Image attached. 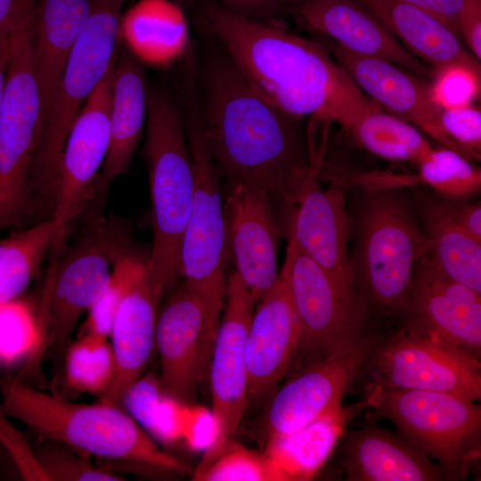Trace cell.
Returning a JSON list of instances; mask_svg holds the SVG:
<instances>
[{
    "mask_svg": "<svg viewBox=\"0 0 481 481\" xmlns=\"http://www.w3.org/2000/svg\"><path fill=\"white\" fill-rule=\"evenodd\" d=\"M185 404L164 393L154 411L148 434L164 444L176 443L183 436Z\"/></svg>",
    "mask_w": 481,
    "mask_h": 481,
    "instance_id": "41",
    "label": "cell"
},
{
    "mask_svg": "<svg viewBox=\"0 0 481 481\" xmlns=\"http://www.w3.org/2000/svg\"><path fill=\"white\" fill-rule=\"evenodd\" d=\"M341 456L345 480H452L444 468L402 435L379 427L350 431Z\"/></svg>",
    "mask_w": 481,
    "mask_h": 481,
    "instance_id": "24",
    "label": "cell"
},
{
    "mask_svg": "<svg viewBox=\"0 0 481 481\" xmlns=\"http://www.w3.org/2000/svg\"><path fill=\"white\" fill-rule=\"evenodd\" d=\"M349 187L345 181L334 178L329 188L322 190L319 179H313L296 206L289 235L345 292L358 298L349 264Z\"/></svg>",
    "mask_w": 481,
    "mask_h": 481,
    "instance_id": "21",
    "label": "cell"
},
{
    "mask_svg": "<svg viewBox=\"0 0 481 481\" xmlns=\"http://www.w3.org/2000/svg\"><path fill=\"white\" fill-rule=\"evenodd\" d=\"M92 0H37L32 32L41 98V130L64 67L91 12ZM40 135V134H39Z\"/></svg>",
    "mask_w": 481,
    "mask_h": 481,
    "instance_id": "26",
    "label": "cell"
},
{
    "mask_svg": "<svg viewBox=\"0 0 481 481\" xmlns=\"http://www.w3.org/2000/svg\"><path fill=\"white\" fill-rule=\"evenodd\" d=\"M178 103L195 175L193 204L181 245V276L217 330L224 304L227 278L226 221L221 175L210 155L201 123L200 90L194 77L178 84Z\"/></svg>",
    "mask_w": 481,
    "mask_h": 481,
    "instance_id": "6",
    "label": "cell"
},
{
    "mask_svg": "<svg viewBox=\"0 0 481 481\" xmlns=\"http://www.w3.org/2000/svg\"><path fill=\"white\" fill-rule=\"evenodd\" d=\"M208 36L213 45L198 55L200 117L221 178L227 188L251 186L296 207L320 170L302 119L258 94Z\"/></svg>",
    "mask_w": 481,
    "mask_h": 481,
    "instance_id": "1",
    "label": "cell"
},
{
    "mask_svg": "<svg viewBox=\"0 0 481 481\" xmlns=\"http://www.w3.org/2000/svg\"><path fill=\"white\" fill-rule=\"evenodd\" d=\"M38 340L39 316L33 304L21 296L0 302V365L26 362Z\"/></svg>",
    "mask_w": 481,
    "mask_h": 481,
    "instance_id": "34",
    "label": "cell"
},
{
    "mask_svg": "<svg viewBox=\"0 0 481 481\" xmlns=\"http://www.w3.org/2000/svg\"><path fill=\"white\" fill-rule=\"evenodd\" d=\"M54 235L50 217L0 240V302L22 295L52 250Z\"/></svg>",
    "mask_w": 481,
    "mask_h": 481,
    "instance_id": "31",
    "label": "cell"
},
{
    "mask_svg": "<svg viewBox=\"0 0 481 481\" xmlns=\"http://www.w3.org/2000/svg\"><path fill=\"white\" fill-rule=\"evenodd\" d=\"M344 130L361 148L387 160L417 164L433 148L415 126L379 105L356 114Z\"/></svg>",
    "mask_w": 481,
    "mask_h": 481,
    "instance_id": "30",
    "label": "cell"
},
{
    "mask_svg": "<svg viewBox=\"0 0 481 481\" xmlns=\"http://www.w3.org/2000/svg\"><path fill=\"white\" fill-rule=\"evenodd\" d=\"M215 421L211 412L185 404L183 436L192 449L205 451L215 437Z\"/></svg>",
    "mask_w": 481,
    "mask_h": 481,
    "instance_id": "43",
    "label": "cell"
},
{
    "mask_svg": "<svg viewBox=\"0 0 481 481\" xmlns=\"http://www.w3.org/2000/svg\"><path fill=\"white\" fill-rule=\"evenodd\" d=\"M290 14L314 34L352 53L390 61L428 81L434 77V70L359 0H295Z\"/></svg>",
    "mask_w": 481,
    "mask_h": 481,
    "instance_id": "20",
    "label": "cell"
},
{
    "mask_svg": "<svg viewBox=\"0 0 481 481\" xmlns=\"http://www.w3.org/2000/svg\"><path fill=\"white\" fill-rule=\"evenodd\" d=\"M437 18L462 42L459 27V15L462 0H404Z\"/></svg>",
    "mask_w": 481,
    "mask_h": 481,
    "instance_id": "47",
    "label": "cell"
},
{
    "mask_svg": "<svg viewBox=\"0 0 481 481\" xmlns=\"http://www.w3.org/2000/svg\"><path fill=\"white\" fill-rule=\"evenodd\" d=\"M365 401L342 408L338 413L321 419L287 436L268 439L265 453L285 480L311 477L326 461L346 421Z\"/></svg>",
    "mask_w": 481,
    "mask_h": 481,
    "instance_id": "29",
    "label": "cell"
},
{
    "mask_svg": "<svg viewBox=\"0 0 481 481\" xmlns=\"http://www.w3.org/2000/svg\"><path fill=\"white\" fill-rule=\"evenodd\" d=\"M3 208H4V191H3V186H2V183L0 179V217L2 215Z\"/></svg>",
    "mask_w": 481,
    "mask_h": 481,
    "instance_id": "49",
    "label": "cell"
},
{
    "mask_svg": "<svg viewBox=\"0 0 481 481\" xmlns=\"http://www.w3.org/2000/svg\"><path fill=\"white\" fill-rule=\"evenodd\" d=\"M195 7L205 32L255 91L285 113L334 120L345 128L356 114L378 105L315 37L236 14L216 0H195Z\"/></svg>",
    "mask_w": 481,
    "mask_h": 481,
    "instance_id": "2",
    "label": "cell"
},
{
    "mask_svg": "<svg viewBox=\"0 0 481 481\" xmlns=\"http://www.w3.org/2000/svg\"><path fill=\"white\" fill-rule=\"evenodd\" d=\"M280 275L288 285L299 322L298 352L302 351L307 363L371 332L370 313L360 300L345 292L290 235Z\"/></svg>",
    "mask_w": 481,
    "mask_h": 481,
    "instance_id": "11",
    "label": "cell"
},
{
    "mask_svg": "<svg viewBox=\"0 0 481 481\" xmlns=\"http://www.w3.org/2000/svg\"><path fill=\"white\" fill-rule=\"evenodd\" d=\"M441 123L448 137L462 151L467 159H481V111L471 104L444 108Z\"/></svg>",
    "mask_w": 481,
    "mask_h": 481,
    "instance_id": "38",
    "label": "cell"
},
{
    "mask_svg": "<svg viewBox=\"0 0 481 481\" xmlns=\"http://www.w3.org/2000/svg\"><path fill=\"white\" fill-rule=\"evenodd\" d=\"M366 406L389 420L400 435L446 469L464 478L480 458L481 407L438 391L365 388Z\"/></svg>",
    "mask_w": 481,
    "mask_h": 481,
    "instance_id": "9",
    "label": "cell"
},
{
    "mask_svg": "<svg viewBox=\"0 0 481 481\" xmlns=\"http://www.w3.org/2000/svg\"><path fill=\"white\" fill-rule=\"evenodd\" d=\"M11 38L0 39V114L3 107L11 51Z\"/></svg>",
    "mask_w": 481,
    "mask_h": 481,
    "instance_id": "48",
    "label": "cell"
},
{
    "mask_svg": "<svg viewBox=\"0 0 481 481\" xmlns=\"http://www.w3.org/2000/svg\"><path fill=\"white\" fill-rule=\"evenodd\" d=\"M371 10L399 42L434 72L462 67L481 76L480 61L459 37L429 12L404 0H359Z\"/></svg>",
    "mask_w": 481,
    "mask_h": 481,
    "instance_id": "27",
    "label": "cell"
},
{
    "mask_svg": "<svg viewBox=\"0 0 481 481\" xmlns=\"http://www.w3.org/2000/svg\"><path fill=\"white\" fill-rule=\"evenodd\" d=\"M354 186L346 208L357 297L370 314L402 315L414 267L429 249L414 200L403 188Z\"/></svg>",
    "mask_w": 481,
    "mask_h": 481,
    "instance_id": "3",
    "label": "cell"
},
{
    "mask_svg": "<svg viewBox=\"0 0 481 481\" xmlns=\"http://www.w3.org/2000/svg\"><path fill=\"white\" fill-rule=\"evenodd\" d=\"M67 385L73 390L98 395L108 392L115 374V355L109 338L78 335L64 355Z\"/></svg>",
    "mask_w": 481,
    "mask_h": 481,
    "instance_id": "32",
    "label": "cell"
},
{
    "mask_svg": "<svg viewBox=\"0 0 481 481\" xmlns=\"http://www.w3.org/2000/svg\"><path fill=\"white\" fill-rule=\"evenodd\" d=\"M255 306L239 274L231 273L208 372L215 437L194 474L210 466L234 441L249 403L245 344Z\"/></svg>",
    "mask_w": 481,
    "mask_h": 481,
    "instance_id": "13",
    "label": "cell"
},
{
    "mask_svg": "<svg viewBox=\"0 0 481 481\" xmlns=\"http://www.w3.org/2000/svg\"><path fill=\"white\" fill-rule=\"evenodd\" d=\"M114 66L87 99L63 148L51 216L55 227L51 250L54 257L61 253L72 224L97 189L110 143L111 77Z\"/></svg>",
    "mask_w": 481,
    "mask_h": 481,
    "instance_id": "15",
    "label": "cell"
},
{
    "mask_svg": "<svg viewBox=\"0 0 481 481\" xmlns=\"http://www.w3.org/2000/svg\"><path fill=\"white\" fill-rule=\"evenodd\" d=\"M37 0H0V39L11 38L15 31L31 17Z\"/></svg>",
    "mask_w": 481,
    "mask_h": 481,
    "instance_id": "45",
    "label": "cell"
},
{
    "mask_svg": "<svg viewBox=\"0 0 481 481\" xmlns=\"http://www.w3.org/2000/svg\"><path fill=\"white\" fill-rule=\"evenodd\" d=\"M481 76L462 67L434 72L430 82L434 100L443 108L471 104L480 94Z\"/></svg>",
    "mask_w": 481,
    "mask_h": 481,
    "instance_id": "39",
    "label": "cell"
},
{
    "mask_svg": "<svg viewBox=\"0 0 481 481\" xmlns=\"http://www.w3.org/2000/svg\"><path fill=\"white\" fill-rule=\"evenodd\" d=\"M417 166L419 183L426 184L443 199L469 200L480 193V167L452 149L433 147Z\"/></svg>",
    "mask_w": 481,
    "mask_h": 481,
    "instance_id": "33",
    "label": "cell"
},
{
    "mask_svg": "<svg viewBox=\"0 0 481 481\" xmlns=\"http://www.w3.org/2000/svg\"><path fill=\"white\" fill-rule=\"evenodd\" d=\"M202 306L184 282L159 311L155 348L163 392L186 404L208 377L216 336Z\"/></svg>",
    "mask_w": 481,
    "mask_h": 481,
    "instance_id": "17",
    "label": "cell"
},
{
    "mask_svg": "<svg viewBox=\"0 0 481 481\" xmlns=\"http://www.w3.org/2000/svg\"><path fill=\"white\" fill-rule=\"evenodd\" d=\"M144 156L148 167L152 277L167 291L181 276L180 254L191 215L195 175L178 101L161 86L148 87Z\"/></svg>",
    "mask_w": 481,
    "mask_h": 481,
    "instance_id": "5",
    "label": "cell"
},
{
    "mask_svg": "<svg viewBox=\"0 0 481 481\" xmlns=\"http://www.w3.org/2000/svg\"><path fill=\"white\" fill-rule=\"evenodd\" d=\"M461 39L471 53L481 60V0H462L459 15Z\"/></svg>",
    "mask_w": 481,
    "mask_h": 481,
    "instance_id": "44",
    "label": "cell"
},
{
    "mask_svg": "<svg viewBox=\"0 0 481 481\" xmlns=\"http://www.w3.org/2000/svg\"><path fill=\"white\" fill-rule=\"evenodd\" d=\"M43 476L53 481H119L124 478L112 470L97 467L91 456L63 443L37 436L31 446Z\"/></svg>",
    "mask_w": 481,
    "mask_h": 481,
    "instance_id": "35",
    "label": "cell"
},
{
    "mask_svg": "<svg viewBox=\"0 0 481 481\" xmlns=\"http://www.w3.org/2000/svg\"><path fill=\"white\" fill-rule=\"evenodd\" d=\"M35 13L11 39L0 114V179L4 191L0 227L16 218L26 205L31 162L41 130V98L32 44Z\"/></svg>",
    "mask_w": 481,
    "mask_h": 481,
    "instance_id": "10",
    "label": "cell"
},
{
    "mask_svg": "<svg viewBox=\"0 0 481 481\" xmlns=\"http://www.w3.org/2000/svg\"><path fill=\"white\" fill-rule=\"evenodd\" d=\"M128 253L125 233L101 220L90 225L62 260L52 257L38 311L40 334L32 368L39 369L47 350L63 360L80 319L103 292L116 262Z\"/></svg>",
    "mask_w": 481,
    "mask_h": 481,
    "instance_id": "8",
    "label": "cell"
},
{
    "mask_svg": "<svg viewBox=\"0 0 481 481\" xmlns=\"http://www.w3.org/2000/svg\"><path fill=\"white\" fill-rule=\"evenodd\" d=\"M402 315L406 331L480 359L481 294L442 273L427 254L414 267Z\"/></svg>",
    "mask_w": 481,
    "mask_h": 481,
    "instance_id": "16",
    "label": "cell"
},
{
    "mask_svg": "<svg viewBox=\"0 0 481 481\" xmlns=\"http://www.w3.org/2000/svg\"><path fill=\"white\" fill-rule=\"evenodd\" d=\"M314 37L327 48L352 81L376 103L410 122L441 146L465 157L442 126L443 108L434 100L428 80L390 61L352 53L322 36L314 34Z\"/></svg>",
    "mask_w": 481,
    "mask_h": 481,
    "instance_id": "18",
    "label": "cell"
},
{
    "mask_svg": "<svg viewBox=\"0 0 481 481\" xmlns=\"http://www.w3.org/2000/svg\"><path fill=\"white\" fill-rule=\"evenodd\" d=\"M273 199L265 191L238 184L227 188L225 203L227 246L234 257L236 273L255 303L275 285L281 226Z\"/></svg>",
    "mask_w": 481,
    "mask_h": 481,
    "instance_id": "19",
    "label": "cell"
},
{
    "mask_svg": "<svg viewBox=\"0 0 481 481\" xmlns=\"http://www.w3.org/2000/svg\"><path fill=\"white\" fill-rule=\"evenodd\" d=\"M444 200L445 208L452 218L465 231L481 240V203L478 200Z\"/></svg>",
    "mask_w": 481,
    "mask_h": 481,
    "instance_id": "46",
    "label": "cell"
},
{
    "mask_svg": "<svg viewBox=\"0 0 481 481\" xmlns=\"http://www.w3.org/2000/svg\"><path fill=\"white\" fill-rule=\"evenodd\" d=\"M147 106L143 68L135 54L125 50L111 77L110 143L97 183L102 193L127 169L147 118Z\"/></svg>",
    "mask_w": 481,
    "mask_h": 481,
    "instance_id": "25",
    "label": "cell"
},
{
    "mask_svg": "<svg viewBox=\"0 0 481 481\" xmlns=\"http://www.w3.org/2000/svg\"><path fill=\"white\" fill-rule=\"evenodd\" d=\"M0 408L36 436L63 443L91 457L127 461L185 473L188 467L161 450L120 405L77 404L33 387L17 376H0Z\"/></svg>",
    "mask_w": 481,
    "mask_h": 481,
    "instance_id": "4",
    "label": "cell"
},
{
    "mask_svg": "<svg viewBox=\"0 0 481 481\" xmlns=\"http://www.w3.org/2000/svg\"><path fill=\"white\" fill-rule=\"evenodd\" d=\"M363 371L368 375L365 388L428 390L472 401L481 398L480 359L404 329L381 338Z\"/></svg>",
    "mask_w": 481,
    "mask_h": 481,
    "instance_id": "12",
    "label": "cell"
},
{
    "mask_svg": "<svg viewBox=\"0 0 481 481\" xmlns=\"http://www.w3.org/2000/svg\"><path fill=\"white\" fill-rule=\"evenodd\" d=\"M413 200L429 241L430 260L448 277L481 294V240L452 218L443 198L418 192Z\"/></svg>",
    "mask_w": 481,
    "mask_h": 481,
    "instance_id": "28",
    "label": "cell"
},
{
    "mask_svg": "<svg viewBox=\"0 0 481 481\" xmlns=\"http://www.w3.org/2000/svg\"><path fill=\"white\" fill-rule=\"evenodd\" d=\"M231 12L259 21L280 24L295 0H216Z\"/></svg>",
    "mask_w": 481,
    "mask_h": 481,
    "instance_id": "42",
    "label": "cell"
},
{
    "mask_svg": "<svg viewBox=\"0 0 481 481\" xmlns=\"http://www.w3.org/2000/svg\"><path fill=\"white\" fill-rule=\"evenodd\" d=\"M163 395L159 377L142 375L126 390L121 406L148 433L154 411Z\"/></svg>",
    "mask_w": 481,
    "mask_h": 481,
    "instance_id": "40",
    "label": "cell"
},
{
    "mask_svg": "<svg viewBox=\"0 0 481 481\" xmlns=\"http://www.w3.org/2000/svg\"><path fill=\"white\" fill-rule=\"evenodd\" d=\"M129 0H92L87 21L64 67L33 155L29 188L54 197L61 154L82 108L118 60L123 10Z\"/></svg>",
    "mask_w": 481,
    "mask_h": 481,
    "instance_id": "7",
    "label": "cell"
},
{
    "mask_svg": "<svg viewBox=\"0 0 481 481\" xmlns=\"http://www.w3.org/2000/svg\"><path fill=\"white\" fill-rule=\"evenodd\" d=\"M165 292L146 265L114 318L110 339L115 355V374L102 401L121 406L126 390L143 375L155 348L159 306Z\"/></svg>",
    "mask_w": 481,
    "mask_h": 481,
    "instance_id": "23",
    "label": "cell"
},
{
    "mask_svg": "<svg viewBox=\"0 0 481 481\" xmlns=\"http://www.w3.org/2000/svg\"><path fill=\"white\" fill-rule=\"evenodd\" d=\"M300 327L288 285L279 275L273 288L255 306L245 359L249 399L267 395L282 379L298 353Z\"/></svg>",
    "mask_w": 481,
    "mask_h": 481,
    "instance_id": "22",
    "label": "cell"
},
{
    "mask_svg": "<svg viewBox=\"0 0 481 481\" xmlns=\"http://www.w3.org/2000/svg\"><path fill=\"white\" fill-rule=\"evenodd\" d=\"M383 336L369 332L353 344L308 363L274 393L268 404L267 438L283 436L341 411L343 397L363 372Z\"/></svg>",
    "mask_w": 481,
    "mask_h": 481,
    "instance_id": "14",
    "label": "cell"
},
{
    "mask_svg": "<svg viewBox=\"0 0 481 481\" xmlns=\"http://www.w3.org/2000/svg\"><path fill=\"white\" fill-rule=\"evenodd\" d=\"M146 265L147 262H143L131 252L116 262L106 288L87 312L78 335L91 334L110 338L120 303Z\"/></svg>",
    "mask_w": 481,
    "mask_h": 481,
    "instance_id": "36",
    "label": "cell"
},
{
    "mask_svg": "<svg viewBox=\"0 0 481 481\" xmlns=\"http://www.w3.org/2000/svg\"><path fill=\"white\" fill-rule=\"evenodd\" d=\"M199 481L285 480L269 456L232 442L206 469L193 475Z\"/></svg>",
    "mask_w": 481,
    "mask_h": 481,
    "instance_id": "37",
    "label": "cell"
}]
</instances>
